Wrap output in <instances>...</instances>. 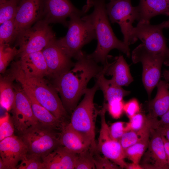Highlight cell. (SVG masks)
I'll list each match as a JSON object with an SVG mask.
<instances>
[{
    "label": "cell",
    "mask_w": 169,
    "mask_h": 169,
    "mask_svg": "<svg viewBox=\"0 0 169 169\" xmlns=\"http://www.w3.org/2000/svg\"><path fill=\"white\" fill-rule=\"evenodd\" d=\"M75 59L77 61L72 69L53 79L54 86L59 94L63 106L71 114L84 94L89 81L103 69L82 51Z\"/></svg>",
    "instance_id": "obj_1"
},
{
    "label": "cell",
    "mask_w": 169,
    "mask_h": 169,
    "mask_svg": "<svg viewBox=\"0 0 169 169\" xmlns=\"http://www.w3.org/2000/svg\"><path fill=\"white\" fill-rule=\"evenodd\" d=\"M94 8L90 14L82 18L93 26L96 36L97 45L94 51L88 56L97 63L105 65L107 62L108 54L110 50L117 49L130 56L129 45L119 40L111 27L107 13L105 0H90Z\"/></svg>",
    "instance_id": "obj_2"
},
{
    "label": "cell",
    "mask_w": 169,
    "mask_h": 169,
    "mask_svg": "<svg viewBox=\"0 0 169 169\" xmlns=\"http://www.w3.org/2000/svg\"><path fill=\"white\" fill-rule=\"evenodd\" d=\"M28 89L38 101L61 121L69 122V116L57 91L44 78L33 75L21 66L19 60L12 64L7 75Z\"/></svg>",
    "instance_id": "obj_3"
},
{
    "label": "cell",
    "mask_w": 169,
    "mask_h": 169,
    "mask_svg": "<svg viewBox=\"0 0 169 169\" xmlns=\"http://www.w3.org/2000/svg\"><path fill=\"white\" fill-rule=\"evenodd\" d=\"M99 89L96 82L91 88H87L84 96L71 114L68 124L92 149H97L95 141V121L98 113L94 103L95 94Z\"/></svg>",
    "instance_id": "obj_4"
},
{
    "label": "cell",
    "mask_w": 169,
    "mask_h": 169,
    "mask_svg": "<svg viewBox=\"0 0 169 169\" xmlns=\"http://www.w3.org/2000/svg\"><path fill=\"white\" fill-rule=\"evenodd\" d=\"M84 15L73 14L69 17L68 31L64 37L57 39L65 53L70 58H75L82 51L85 44L94 39L96 36L92 25L82 17Z\"/></svg>",
    "instance_id": "obj_5"
},
{
    "label": "cell",
    "mask_w": 169,
    "mask_h": 169,
    "mask_svg": "<svg viewBox=\"0 0 169 169\" xmlns=\"http://www.w3.org/2000/svg\"><path fill=\"white\" fill-rule=\"evenodd\" d=\"M60 132L39 122L19 136L27 146L28 154L42 158L60 146Z\"/></svg>",
    "instance_id": "obj_6"
},
{
    "label": "cell",
    "mask_w": 169,
    "mask_h": 169,
    "mask_svg": "<svg viewBox=\"0 0 169 169\" xmlns=\"http://www.w3.org/2000/svg\"><path fill=\"white\" fill-rule=\"evenodd\" d=\"M166 58L164 55L157 54L149 51L143 43L132 52L133 62L134 64L141 62L142 64V81L149 97L160 81L162 65Z\"/></svg>",
    "instance_id": "obj_7"
},
{
    "label": "cell",
    "mask_w": 169,
    "mask_h": 169,
    "mask_svg": "<svg viewBox=\"0 0 169 169\" xmlns=\"http://www.w3.org/2000/svg\"><path fill=\"white\" fill-rule=\"evenodd\" d=\"M17 38L19 46L18 54L21 57L41 51L55 36L49 24L40 20L22 32Z\"/></svg>",
    "instance_id": "obj_8"
},
{
    "label": "cell",
    "mask_w": 169,
    "mask_h": 169,
    "mask_svg": "<svg viewBox=\"0 0 169 169\" xmlns=\"http://www.w3.org/2000/svg\"><path fill=\"white\" fill-rule=\"evenodd\" d=\"M107 13L112 23H117L123 35V42L128 45L135 42L132 35L135 20H138L137 6H132L131 0H112L106 4Z\"/></svg>",
    "instance_id": "obj_9"
},
{
    "label": "cell",
    "mask_w": 169,
    "mask_h": 169,
    "mask_svg": "<svg viewBox=\"0 0 169 169\" xmlns=\"http://www.w3.org/2000/svg\"><path fill=\"white\" fill-rule=\"evenodd\" d=\"M107 105L104 103L99 111L101 118V128L97 144V149L104 156L121 168H125L127 163L125 161L124 150L119 141L113 139L110 134L109 126L107 124L105 114Z\"/></svg>",
    "instance_id": "obj_10"
},
{
    "label": "cell",
    "mask_w": 169,
    "mask_h": 169,
    "mask_svg": "<svg viewBox=\"0 0 169 169\" xmlns=\"http://www.w3.org/2000/svg\"><path fill=\"white\" fill-rule=\"evenodd\" d=\"M160 24L152 25L150 23L139 22L134 27L132 35L135 42L138 39L149 51L157 54H163L166 57L169 52Z\"/></svg>",
    "instance_id": "obj_11"
},
{
    "label": "cell",
    "mask_w": 169,
    "mask_h": 169,
    "mask_svg": "<svg viewBox=\"0 0 169 169\" xmlns=\"http://www.w3.org/2000/svg\"><path fill=\"white\" fill-rule=\"evenodd\" d=\"M15 100L11 110L15 131L19 135L39 122L35 116L28 98L21 86L14 85Z\"/></svg>",
    "instance_id": "obj_12"
},
{
    "label": "cell",
    "mask_w": 169,
    "mask_h": 169,
    "mask_svg": "<svg viewBox=\"0 0 169 169\" xmlns=\"http://www.w3.org/2000/svg\"><path fill=\"white\" fill-rule=\"evenodd\" d=\"M43 15L49 24L59 23L68 26L66 19L73 14H86L90 6L88 3L82 10L76 8L69 0H43Z\"/></svg>",
    "instance_id": "obj_13"
},
{
    "label": "cell",
    "mask_w": 169,
    "mask_h": 169,
    "mask_svg": "<svg viewBox=\"0 0 169 169\" xmlns=\"http://www.w3.org/2000/svg\"><path fill=\"white\" fill-rule=\"evenodd\" d=\"M141 159V165L143 169H169L161 136L153 127L147 148Z\"/></svg>",
    "instance_id": "obj_14"
},
{
    "label": "cell",
    "mask_w": 169,
    "mask_h": 169,
    "mask_svg": "<svg viewBox=\"0 0 169 169\" xmlns=\"http://www.w3.org/2000/svg\"><path fill=\"white\" fill-rule=\"evenodd\" d=\"M46 61L48 75L54 79L68 71L74 64L59 45L55 38L41 51Z\"/></svg>",
    "instance_id": "obj_15"
},
{
    "label": "cell",
    "mask_w": 169,
    "mask_h": 169,
    "mask_svg": "<svg viewBox=\"0 0 169 169\" xmlns=\"http://www.w3.org/2000/svg\"><path fill=\"white\" fill-rule=\"evenodd\" d=\"M43 10V0H21L14 18L15 38L40 20Z\"/></svg>",
    "instance_id": "obj_16"
},
{
    "label": "cell",
    "mask_w": 169,
    "mask_h": 169,
    "mask_svg": "<svg viewBox=\"0 0 169 169\" xmlns=\"http://www.w3.org/2000/svg\"><path fill=\"white\" fill-rule=\"evenodd\" d=\"M27 147L20 136L13 135L0 141V158L6 169H16L27 154Z\"/></svg>",
    "instance_id": "obj_17"
},
{
    "label": "cell",
    "mask_w": 169,
    "mask_h": 169,
    "mask_svg": "<svg viewBox=\"0 0 169 169\" xmlns=\"http://www.w3.org/2000/svg\"><path fill=\"white\" fill-rule=\"evenodd\" d=\"M77 154L60 145L42 157L44 169H74Z\"/></svg>",
    "instance_id": "obj_18"
},
{
    "label": "cell",
    "mask_w": 169,
    "mask_h": 169,
    "mask_svg": "<svg viewBox=\"0 0 169 169\" xmlns=\"http://www.w3.org/2000/svg\"><path fill=\"white\" fill-rule=\"evenodd\" d=\"M103 71L105 75L112 76L111 79L121 86H127L133 80L129 65L123 55L116 57L115 61L111 63L107 62L103 66Z\"/></svg>",
    "instance_id": "obj_19"
},
{
    "label": "cell",
    "mask_w": 169,
    "mask_h": 169,
    "mask_svg": "<svg viewBox=\"0 0 169 169\" xmlns=\"http://www.w3.org/2000/svg\"><path fill=\"white\" fill-rule=\"evenodd\" d=\"M157 92L155 97L149 102V118L161 117L169 110V84L163 80L160 81L156 86Z\"/></svg>",
    "instance_id": "obj_20"
},
{
    "label": "cell",
    "mask_w": 169,
    "mask_h": 169,
    "mask_svg": "<svg viewBox=\"0 0 169 169\" xmlns=\"http://www.w3.org/2000/svg\"><path fill=\"white\" fill-rule=\"evenodd\" d=\"M22 87L28 98L33 113L38 121L61 131L67 123L57 118L38 101L28 89L24 87Z\"/></svg>",
    "instance_id": "obj_21"
},
{
    "label": "cell",
    "mask_w": 169,
    "mask_h": 169,
    "mask_svg": "<svg viewBox=\"0 0 169 169\" xmlns=\"http://www.w3.org/2000/svg\"><path fill=\"white\" fill-rule=\"evenodd\" d=\"M137 7L139 22L150 23L151 18L157 15H169V4L166 0H140Z\"/></svg>",
    "instance_id": "obj_22"
},
{
    "label": "cell",
    "mask_w": 169,
    "mask_h": 169,
    "mask_svg": "<svg viewBox=\"0 0 169 169\" xmlns=\"http://www.w3.org/2000/svg\"><path fill=\"white\" fill-rule=\"evenodd\" d=\"M19 61L21 67L33 75L42 78L48 75L47 64L42 51L21 57Z\"/></svg>",
    "instance_id": "obj_23"
},
{
    "label": "cell",
    "mask_w": 169,
    "mask_h": 169,
    "mask_svg": "<svg viewBox=\"0 0 169 169\" xmlns=\"http://www.w3.org/2000/svg\"><path fill=\"white\" fill-rule=\"evenodd\" d=\"M104 75L102 70L96 77V82L98 84L99 89L103 92L107 103L115 100L123 99L124 97L130 94V91L125 90L112 79H106Z\"/></svg>",
    "instance_id": "obj_24"
},
{
    "label": "cell",
    "mask_w": 169,
    "mask_h": 169,
    "mask_svg": "<svg viewBox=\"0 0 169 169\" xmlns=\"http://www.w3.org/2000/svg\"><path fill=\"white\" fill-rule=\"evenodd\" d=\"M68 124L60 132L59 139L60 145L77 153L91 147Z\"/></svg>",
    "instance_id": "obj_25"
},
{
    "label": "cell",
    "mask_w": 169,
    "mask_h": 169,
    "mask_svg": "<svg viewBox=\"0 0 169 169\" xmlns=\"http://www.w3.org/2000/svg\"><path fill=\"white\" fill-rule=\"evenodd\" d=\"M13 80L8 75L0 78V104L7 111L12 110L15 102L16 94L13 84Z\"/></svg>",
    "instance_id": "obj_26"
},
{
    "label": "cell",
    "mask_w": 169,
    "mask_h": 169,
    "mask_svg": "<svg viewBox=\"0 0 169 169\" xmlns=\"http://www.w3.org/2000/svg\"><path fill=\"white\" fill-rule=\"evenodd\" d=\"M153 125L148 128L137 142L124 150L125 158H128L133 162L139 163L147 148L150 141L151 130Z\"/></svg>",
    "instance_id": "obj_27"
},
{
    "label": "cell",
    "mask_w": 169,
    "mask_h": 169,
    "mask_svg": "<svg viewBox=\"0 0 169 169\" xmlns=\"http://www.w3.org/2000/svg\"><path fill=\"white\" fill-rule=\"evenodd\" d=\"M153 119L147 118L144 126L141 130L138 131L131 130L125 133L119 140L124 150L137 142L148 128L153 125Z\"/></svg>",
    "instance_id": "obj_28"
},
{
    "label": "cell",
    "mask_w": 169,
    "mask_h": 169,
    "mask_svg": "<svg viewBox=\"0 0 169 169\" xmlns=\"http://www.w3.org/2000/svg\"><path fill=\"white\" fill-rule=\"evenodd\" d=\"M21 0H0V24L15 18Z\"/></svg>",
    "instance_id": "obj_29"
},
{
    "label": "cell",
    "mask_w": 169,
    "mask_h": 169,
    "mask_svg": "<svg viewBox=\"0 0 169 169\" xmlns=\"http://www.w3.org/2000/svg\"><path fill=\"white\" fill-rule=\"evenodd\" d=\"M96 150H94L91 147H90L78 153L74 169H95L94 154L95 151Z\"/></svg>",
    "instance_id": "obj_30"
},
{
    "label": "cell",
    "mask_w": 169,
    "mask_h": 169,
    "mask_svg": "<svg viewBox=\"0 0 169 169\" xmlns=\"http://www.w3.org/2000/svg\"><path fill=\"white\" fill-rule=\"evenodd\" d=\"M19 54L15 47H11L9 44L0 45V72L4 73L10 62Z\"/></svg>",
    "instance_id": "obj_31"
},
{
    "label": "cell",
    "mask_w": 169,
    "mask_h": 169,
    "mask_svg": "<svg viewBox=\"0 0 169 169\" xmlns=\"http://www.w3.org/2000/svg\"><path fill=\"white\" fill-rule=\"evenodd\" d=\"M14 18L5 21L0 24V45L9 44L16 38Z\"/></svg>",
    "instance_id": "obj_32"
},
{
    "label": "cell",
    "mask_w": 169,
    "mask_h": 169,
    "mask_svg": "<svg viewBox=\"0 0 169 169\" xmlns=\"http://www.w3.org/2000/svg\"><path fill=\"white\" fill-rule=\"evenodd\" d=\"M15 131L12 118L7 112L0 118V141L14 135Z\"/></svg>",
    "instance_id": "obj_33"
},
{
    "label": "cell",
    "mask_w": 169,
    "mask_h": 169,
    "mask_svg": "<svg viewBox=\"0 0 169 169\" xmlns=\"http://www.w3.org/2000/svg\"><path fill=\"white\" fill-rule=\"evenodd\" d=\"M18 169H44L42 158L27 154L18 165Z\"/></svg>",
    "instance_id": "obj_34"
},
{
    "label": "cell",
    "mask_w": 169,
    "mask_h": 169,
    "mask_svg": "<svg viewBox=\"0 0 169 169\" xmlns=\"http://www.w3.org/2000/svg\"><path fill=\"white\" fill-rule=\"evenodd\" d=\"M109 130L112 138L118 141L125 133L131 131L129 122L122 121L112 123L109 126Z\"/></svg>",
    "instance_id": "obj_35"
},
{
    "label": "cell",
    "mask_w": 169,
    "mask_h": 169,
    "mask_svg": "<svg viewBox=\"0 0 169 169\" xmlns=\"http://www.w3.org/2000/svg\"><path fill=\"white\" fill-rule=\"evenodd\" d=\"M97 150L94 153V163L96 169H117L120 168L115 163L112 162L110 160L104 156H101Z\"/></svg>",
    "instance_id": "obj_36"
},
{
    "label": "cell",
    "mask_w": 169,
    "mask_h": 169,
    "mask_svg": "<svg viewBox=\"0 0 169 169\" xmlns=\"http://www.w3.org/2000/svg\"><path fill=\"white\" fill-rule=\"evenodd\" d=\"M106 103L107 110L112 117L115 119L120 118L124 111L125 103L123 99L117 100Z\"/></svg>",
    "instance_id": "obj_37"
},
{
    "label": "cell",
    "mask_w": 169,
    "mask_h": 169,
    "mask_svg": "<svg viewBox=\"0 0 169 169\" xmlns=\"http://www.w3.org/2000/svg\"><path fill=\"white\" fill-rule=\"evenodd\" d=\"M129 124L131 130L138 131L144 126L147 120V116L140 112L129 118Z\"/></svg>",
    "instance_id": "obj_38"
},
{
    "label": "cell",
    "mask_w": 169,
    "mask_h": 169,
    "mask_svg": "<svg viewBox=\"0 0 169 169\" xmlns=\"http://www.w3.org/2000/svg\"><path fill=\"white\" fill-rule=\"evenodd\" d=\"M140 110L139 102L136 98L132 99L124 103V111L129 118L139 112Z\"/></svg>",
    "instance_id": "obj_39"
},
{
    "label": "cell",
    "mask_w": 169,
    "mask_h": 169,
    "mask_svg": "<svg viewBox=\"0 0 169 169\" xmlns=\"http://www.w3.org/2000/svg\"><path fill=\"white\" fill-rule=\"evenodd\" d=\"M161 117L160 120L156 119L153 128L158 127L169 126V110Z\"/></svg>",
    "instance_id": "obj_40"
},
{
    "label": "cell",
    "mask_w": 169,
    "mask_h": 169,
    "mask_svg": "<svg viewBox=\"0 0 169 169\" xmlns=\"http://www.w3.org/2000/svg\"><path fill=\"white\" fill-rule=\"evenodd\" d=\"M153 128L160 135L164 136L169 141V126H160Z\"/></svg>",
    "instance_id": "obj_41"
},
{
    "label": "cell",
    "mask_w": 169,
    "mask_h": 169,
    "mask_svg": "<svg viewBox=\"0 0 169 169\" xmlns=\"http://www.w3.org/2000/svg\"><path fill=\"white\" fill-rule=\"evenodd\" d=\"M161 136L163 141L166 153L167 158L168 164L169 167V141H168L164 136Z\"/></svg>",
    "instance_id": "obj_42"
},
{
    "label": "cell",
    "mask_w": 169,
    "mask_h": 169,
    "mask_svg": "<svg viewBox=\"0 0 169 169\" xmlns=\"http://www.w3.org/2000/svg\"><path fill=\"white\" fill-rule=\"evenodd\" d=\"M125 168L128 169H143L139 163H136L132 162L131 163H127Z\"/></svg>",
    "instance_id": "obj_43"
},
{
    "label": "cell",
    "mask_w": 169,
    "mask_h": 169,
    "mask_svg": "<svg viewBox=\"0 0 169 169\" xmlns=\"http://www.w3.org/2000/svg\"><path fill=\"white\" fill-rule=\"evenodd\" d=\"M163 76L166 82H169V70H165L164 71Z\"/></svg>",
    "instance_id": "obj_44"
},
{
    "label": "cell",
    "mask_w": 169,
    "mask_h": 169,
    "mask_svg": "<svg viewBox=\"0 0 169 169\" xmlns=\"http://www.w3.org/2000/svg\"><path fill=\"white\" fill-rule=\"evenodd\" d=\"M160 24L163 28H169V19L167 21L163 22Z\"/></svg>",
    "instance_id": "obj_45"
},
{
    "label": "cell",
    "mask_w": 169,
    "mask_h": 169,
    "mask_svg": "<svg viewBox=\"0 0 169 169\" xmlns=\"http://www.w3.org/2000/svg\"><path fill=\"white\" fill-rule=\"evenodd\" d=\"M0 169H6L5 164L1 158H0Z\"/></svg>",
    "instance_id": "obj_46"
},
{
    "label": "cell",
    "mask_w": 169,
    "mask_h": 169,
    "mask_svg": "<svg viewBox=\"0 0 169 169\" xmlns=\"http://www.w3.org/2000/svg\"><path fill=\"white\" fill-rule=\"evenodd\" d=\"M164 63L167 65H169V52L166 57Z\"/></svg>",
    "instance_id": "obj_47"
},
{
    "label": "cell",
    "mask_w": 169,
    "mask_h": 169,
    "mask_svg": "<svg viewBox=\"0 0 169 169\" xmlns=\"http://www.w3.org/2000/svg\"><path fill=\"white\" fill-rule=\"evenodd\" d=\"M166 1H167V2H168V3H169V0H166Z\"/></svg>",
    "instance_id": "obj_48"
},
{
    "label": "cell",
    "mask_w": 169,
    "mask_h": 169,
    "mask_svg": "<svg viewBox=\"0 0 169 169\" xmlns=\"http://www.w3.org/2000/svg\"><path fill=\"white\" fill-rule=\"evenodd\" d=\"M110 0L111 1V0Z\"/></svg>",
    "instance_id": "obj_49"
}]
</instances>
